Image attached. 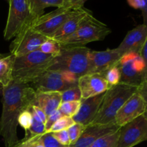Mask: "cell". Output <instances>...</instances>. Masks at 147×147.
<instances>
[{"label": "cell", "mask_w": 147, "mask_h": 147, "mask_svg": "<svg viewBox=\"0 0 147 147\" xmlns=\"http://www.w3.org/2000/svg\"><path fill=\"white\" fill-rule=\"evenodd\" d=\"M90 49L86 46H62L47 70L65 72L77 78L89 73Z\"/></svg>", "instance_id": "2"}, {"label": "cell", "mask_w": 147, "mask_h": 147, "mask_svg": "<svg viewBox=\"0 0 147 147\" xmlns=\"http://www.w3.org/2000/svg\"><path fill=\"white\" fill-rule=\"evenodd\" d=\"M127 3L130 7L136 9L143 10L145 7L144 0H127Z\"/></svg>", "instance_id": "38"}, {"label": "cell", "mask_w": 147, "mask_h": 147, "mask_svg": "<svg viewBox=\"0 0 147 147\" xmlns=\"http://www.w3.org/2000/svg\"><path fill=\"white\" fill-rule=\"evenodd\" d=\"M74 123L75 121H73V118L63 116L53 125V126L50 128V129L47 132L53 133V132L67 130Z\"/></svg>", "instance_id": "27"}, {"label": "cell", "mask_w": 147, "mask_h": 147, "mask_svg": "<svg viewBox=\"0 0 147 147\" xmlns=\"http://www.w3.org/2000/svg\"><path fill=\"white\" fill-rule=\"evenodd\" d=\"M146 37L147 26L140 24L128 32L123 41L116 49L121 57L131 53L140 54Z\"/></svg>", "instance_id": "15"}, {"label": "cell", "mask_w": 147, "mask_h": 147, "mask_svg": "<svg viewBox=\"0 0 147 147\" xmlns=\"http://www.w3.org/2000/svg\"><path fill=\"white\" fill-rule=\"evenodd\" d=\"M61 95L62 102L80 101L82 100L81 92L78 86L64 90L62 92Z\"/></svg>", "instance_id": "28"}, {"label": "cell", "mask_w": 147, "mask_h": 147, "mask_svg": "<svg viewBox=\"0 0 147 147\" xmlns=\"http://www.w3.org/2000/svg\"><path fill=\"white\" fill-rule=\"evenodd\" d=\"M61 103L62 95L60 92H36L31 105L41 109L47 116L57 110Z\"/></svg>", "instance_id": "19"}, {"label": "cell", "mask_w": 147, "mask_h": 147, "mask_svg": "<svg viewBox=\"0 0 147 147\" xmlns=\"http://www.w3.org/2000/svg\"><path fill=\"white\" fill-rule=\"evenodd\" d=\"M104 95L105 93H103L94 97L82 99L78 111L73 117L75 123H81L85 126H89L100 109Z\"/></svg>", "instance_id": "17"}, {"label": "cell", "mask_w": 147, "mask_h": 147, "mask_svg": "<svg viewBox=\"0 0 147 147\" xmlns=\"http://www.w3.org/2000/svg\"><path fill=\"white\" fill-rule=\"evenodd\" d=\"M14 57L11 53H9L0 59V85L2 87L7 86L12 80Z\"/></svg>", "instance_id": "20"}, {"label": "cell", "mask_w": 147, "mask_h": 147, "mask_svg": "<svg viewBox=\"0 0 147 147\" xmlns=\"http://www.w3.org/2000/svg\"><path fill=\"white\" fill-rule=\"evenodd\" d=\"M103 76H104L105 79L107 81V83H109L110 87L119 84L120 83L121 73L119 66H118V63L116 65L113 66L108 70H106L103 73Z\"/></svg>", "instance_id": "26"}, {"label": "cell", "mask_w": 147, "mask_h": 147, "mask_svg": "<svg viewBox=\"0 0 147 147\" xmlns=\"http://www.w3.org/2000/svg\"><path fill=\"white\" fill-rule=\"evenodd\" d=\"M146 111V104L137 91L119 109L115 116V122L119 127H121L143 115Z\"/></svg>", "instance_id": "12"}, {"label": "cell", "mask_w": 147, "mask_h": 147, "mask_svg": "<svg viewBox=\"0 0 147 147\" xmlns=\"http://www.w3.org/2000/svg\"><path fill=\"white\" fill-rule=\"evenodd\" d=\"M119 130L100 138L89 147H117Z\"/></svg>", "instance_id": "22"}, {"label": "cell", "mask_w": 147, "mask_h": 147, "mask_svg": "<svg viewBox=\"0 0 147 147\" xmlns=\"http://www.w3.org/2000/svg\"><path fill=\"white\" fill-rule=\"evenodd\" d=\"M121 73V84L139 88L143 82L144 63L139 53H131L124 55L118 62Z\"/></svg>", "instance_id": "8"}, {"label": "cell", "mask_w": 147, "mask_h": 147, "mask_svg": "<svg viewBox=\"0 0 147 147\" xmlns=\"http://www.w3.org/2000/svg\"><path fill=\"white\" fill-rule=\"evenodd\" d=\"M138 92L141 95V96L143 98L145 104H146V108L147 111V80L143 82L141 84V86L138 88Z\"/></svg>", "instance_id": "37"}, {"label": "cell", "mask_w": 147, "mask_h": 147, "mask_svg": "<svg viewBox=\"0 0 147 147\" xmlns=\"http://www.w3.org/2000/svg\"><path fill=\"white\" fill-rule=\"evenodd\" d=\"M77 9L60 7L47 14H43L33 21L31 27L35 31L51 38L59 28L76 12Z\"/></svg>", "instance_id": "9"}, {"label": "cell", "mask_w": 147, "mask_h": 147, "mask_svg": "<svg viewBox=\"0 0 147 147\" xmlns=\"http://www.w3.org/2000/svg\"><path fill=\"white\" fill-rule=\"evenodd\" d=\"M137 91L138 88L121 83L111 87L105 92L100 109L90 125L114 123L115 116L119 109Z\"/></svg>", "instance_id": "4"}, {"label": "cell", "mask_w": 147, "mask_h": 147, "mask_svg": "<svg viewBox=\"0 0 147 147\" xmlns=\"http://www.w3.org/2000/svg\"><path fill=\"white\" fill-rule=\"evenodd\" d=\"M8 2V17L4 30V38L7 41L14 38L37 19L32 11L28 0H9Z\"/></svg>", "instance_id": "6"}, {"label": "cell", "mask_w": 147, "mask_h": 147, "mask_svg": "<svg viewBox=\"0 0 147 147\" xmlns=\"http://www.w3.org/2000/svg\"><path fill=\"white\" fill-rule=\"evenodd\" d=\"M140 55L142 56V59H143L144 63V72L143 78V82H144L147 80V37L144 44L143 47H142Z\"/></svg>", "instance_id": "36"}, {"label": "cell", "mask_w": 147, "mask_h": 147, "mask_svg": "<svg viewBox=\"0 0 147 147\" xmlns=\"http://www.w3.org/2000/svg\"><path fill=\"white\" fill-rule=\"evenodd\" d=\"M144 116H145V117H146V119H147V111H146V112H145V113H144Z\"/></svg>", "instance_id": "41"}, {"label": "cell", "mask_w": 147, "mask_h": 147, "mask_svg": "<svg viewBox=\"0 0 147 147\" xmlns=\"http://www.w3.org/2000/svg\"><path fill=\"white\" fill-rule=\"evenodd\" d=\"M78 78L65 72L47 70L30 86L35 92H60L78 86Z\"/></svg>", "instance_id": "7"}, {"label": "cell", "mask_w": 147, "mask_h": 147, "mask_svg": "<svg viewBox=\"0 0 147 147\" xmlns=\"http://www.w3.org/2000/svg\"><path fill=\"white\" fill-rule=\"evenodd\" d=\"M121 56L116 48L103 51L90 50L89 55V73L103 75L106 70L116 65Z\"/></svg>", "instance_id": "13"}, {"label": "cell", "mask_w": 147, "mask_h": 147, "mask_svg": "<svg viewBox=\"0 0 147 147\" xmlns=\"http://www.w3.org/2000/svg\"><path fill=\"white\" fill-rule=\"evenodd\" d=\"M30 8L33 14L36 17L44 14L45 9L50 7H55L57 8L64 7L63 0H28Z\"/></svg>", "instance_id": "21"}, {"label": "cell", "mask_w": 147, "mask_h": 147, "mask_svg": "<svg viewBox=\"0 0 147 147\" xmlns=\"http://www.w3.org/2000/svg\"><path fill=\"white\" fill-rule=\"evenodd\" d=\"M67 147H70V146H67Z\"/></svg>", "instance_id": "44"}, {"label": "cell", "mask_w": 147, "mask_h": 147, "mask_svg": "<svg viewBox=\"0 0 147 147\" xmlns=\"http://www.w3.org/2000/svg\"><path fill=\"white\" fill-rule=\"evenodd\" d=\"M119 129L115 122L106 125H89L86 126L78 140L70 147H89L100 138L117 131Z\"/></svg>", "instance_id": "16"}, {"label": "cell", "mask_w": 147, "mask_h": 147, "mask_svg": "<svg viewBox=\"0 0 147 147\" xmlns=\"http://www.w3.org/2000/svg\"><path fill=\"white\" fill-rule=\"evenodd\" d=\"M40 140L44 147H67L59 143L50 132H45L39 135Z\"/></svg>", "instance_id": "31"}, {"label": "cell", "mask_w": 147, "mask_h": 147, "mask_svg": "<svg viewBox=\"0 0 147 147\" xmlns=\"http://www.w3.org/2000/svg\"><path fill=\"white\" fill-rule=\"evenodd\" d=\"M2 111L0 118V136L6 147L18 142L17 129L20 113L32 104L36 92L28 83L12 80L2 88Z\"/></svg>", "instance_id": "1"}, {"label": "cell", "mask_w": 147, "mask_h": 147, "mask_svg": "<svg viewBox=\"0 0 147 147\" xmlns=\"http://www.w3.org/2000/svg\"><path fill=\"white\" fill-rule=\"evenodd\" d=\"M32 115L33 118L32 124L30 129L26 132L25 136H37V135L42 134L43 133L45 132L44 122L34 113H32Z\"/></svg>", "instance_id": "25"}, {"label": "cell", "mask_w": 147, "mask_h": 147, "mask_svg": "<svg viewBox=\"0 0 147 147\" xmlns=\"http://www.w3.org/2000/svg\"><path fill=\"white\" fill-rule=\"evenodd\" d=\"M88 0H63L64 7L73 9H77L83 7V5Z\"/></svg>", "instance_id": "35"}, {"label": "cell", "mask_w": 147, "mask_h": 147, "mask_svg": "<svg viewBox=\"0 0 147 147\" xmlns=\"http://www.w3.org/2000/svg\"><path fill=\"white\" fill-rule=\"evenodd\" d=\"M12 147H44L40 140L39 135L33 136H25L22 140L18 141Z\"/></svg>", "instance_id": "30"}, {"label": "cell", "mask_w": 147, "mask_h": 147, "mask_svg": "<svg viewBox=\"0 0 147 147\" xmlns=\"http://www.w3.org/2000/svg\"><path fill=\"white\" fill-rule=\"evenodd\" d=\"M47 39L48 37L35 31L30 24L14 37L10 44L9 53L17 57L36 51Z\"/></svg>", "instance_id": "10"}, {"label": "cell", "mask_w": 147, "mask_h": 147, "mask_svg": "<svg viewBox=\"0 0 147 147\" xmlns=\"http://www.w3.org/2000/svg\"><path fill=\"white\" fill-rule=\"evenodd\" d=\"M147 141V119L139 116L119 129L117 147H134Z\"/></svg>", "instance_id": "11"}, {"label": "cell", "mask_w": 147, "mask_h": 147, "mask_svg": "<svg viewBox=\"0 0 147 147\" xmlns=\"http://www.w3.org/2000/svg\"><path fill=\"white\" fill-rule=\"evenodd\" d=\"M51 133V132H50ZM53 136L55 138L56 140L61 144L62 145L65 146H70V137H69L68 132L67 130H63L60 131L53 132Z\"/></svg>", "instance_id": "33"}, {"label": "cell", "mask_w": 147, "mask_h": 147, "mask_svg": "<svg viewBox=\"0 0 147 147\" xmlns=\"http://www.w3.org/2000/svg\"><path fill=\"white\" fill-rule=\"evenodd\" d=\"M32 113L26 109L20 113L18 118V124H20V126L25 130V132H27L32 124Z\"/></svg>", "instance_id": "32"}, {"label": "cell", "mask_w": 147, "mask_h": 147, "mask_svg": "<svg viewBox=\"0 0 147 147\" xmlns=\"http://www.w3.org/2000/svg\"><path fill=\"white\" fill-rule=\"evenodd\" d=\"M78 86L81 92L82 99L94 97L111 88L104 76L98 73H87L80 76L78 80Z\"/></svg>", "instance_id": "14"}, {"label": "cell", "mask_w": 147, "mask_h": 147, "mask_svg": "<svg viewBox=\"0 0 147 147\" xmlns=\"http://www.w3.org/2000/svg\"><path fill=\"white\" fill-rule=\"evenodd\" d=\"M5 55H6V54H1V53H0V59L2 58V57H4V56Z\"/></svg>", "instance_id": "40"}, {"label": "cell", "mask_w": 147, "mask_h": 147, "mask_svg": "<svg viewBox=\"0 0 147 147\" xmlns=\"http://www.w3.org/2000/svg\"><path fill=\"white\" fill-rule=\"evenodd\" d=\"M6 1H9V0H6Z\"/></svg>", "instance_id": "43"}, {"label": "cell", "mask_w": 147, "mask_h": 147, "mask_svg": "<svg viewBox=\"0 0 147 147\" xmlns=\"http://www.w3.org/2000/svg\"><path fill=\"white\" fill-rule=\"evenodd\" d=\"M62 45L59 42L49 38L42 43L39 48V50L45 54L56 56L60 53Z\"/></svg>", "instance_id": "23"}, {"label": "cell", "mask_w": 147, "mask_h": 147, "mask_svg": "<svg viewBox=\"0 0 147 147\" xmlns=\"http://www.w3.org/2000/svg\"><path fill=\"white\" fill-rule=\"evenodd\" d=\"M145 1V7L143 9V10H142V17H143V21H144V24L147 26V0H144Z\"/></svg>", "instance_id": "39"}, {"label": "cell", "mask_w": 147, "mask_h": 147, "mask_svg": "<svg viewBox=\"0 0 147 147\" xmlns=\"http://www.w3.org/2000/svg\"><path fill=\"white\" fill-rule=\"evenodd\" d=\"M106 24L88 14L74 33L59 42L62 46H85L89 42L103 40L111 33Z\"/></svg>", "instance_id": "5"}, {"label": "cell", "mask_w": 147, "mask_h": 147, "mask_svg": "<svg viewBox=\"0 0 147 147\" xmlns=\"http://www.w3.org/2000/svg\"><path fill=\"white\" fill-rule=\"evenodd\" d=\"M54 57L39 50L14 57L12 80L28 84L32 83L47 71Z\"/></svg>", "instance_id": "3"}, {"label": "cell", "mask_w": 147, "mask_h": 147, "mask_svg": "<svg viewBox=\"0 0 147 147\" xmlns=\"http://www.w3.org/2000/svg\"><path fill=\"white\" fill-rule=\"evenodd\" d=\"M2 86H1V85H0V90H1V91H2Z\"/></svg>", "instance_id": "42"}, {"label": "cell", "mask_w": 147, "mask_h": 147, "mask_svg": "<svg viewBox=\"0 0 147 147\" xmlns=\"http://www.w3.org/2000/svg\"><path fill=\"white\" fill-rule=\"evenodd\" d=\"M63 115L61 114L59 110L55 111L53 113L47 116V120L45 123V132H47L50 129V128L53 126V125L60 118H61Z\"/></svg>", "instance_id": "34"}, {"label": "cell", "mask_w": 147, "mask_h": 147, "mask_svg": "<svg viewBox=\"0 0 147 147\" xmlns=\"http://www.w3.org/2000/svg\"><path fill=\"white\" fill-rule=\"evenodd\" d=\"M80 101L62 102L58 108L59 111L63 116L73 118L80 109Z\"/></svg>", "instance_id": "24"}, {"label": "cell", "mask_w": 147, "mask_h": 147, "mask_svg": "<svg viewBox=\"0 0 147 147\" xmlns=\"http://www.w3.org/2000/svg\"><path fill=\"white\" fill-rule=\"evenodd\" d=\"M91 11L87 9L82 7L78 9L76 12L57 30V31L53 34L51 39L56 40L57 42H60L64 40L66 37L71 35L78 30L81 23L86 18V16Z\"/></svg>", "instance_id": "18"}, {"label": "cell", "mask_w": 147, "mask_h": 147, "mask_svg": "<svg viewBox=\"0 0 147 147\" xmlns=\"http://www.w3.org/2000/svg\"><path fill=\"white\" fill-rule=\"evenodd\" d=\"M86 127V126H83L81 123H75L73 126H70L67 129V132H68L69 137H70V146L74 144L78 140V139L81 136Z\"/></svg>", "instance_id": "29"}]
</instances>
